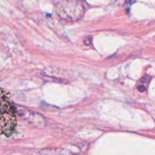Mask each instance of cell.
I'll list each match as a JSON object with an SVG mask.
<instances>
[{
	"mask_svg": "<svg viewBox=\"0 0 155 155\" xmlns=\"http://www.w3.org/2000/svg\"><path fill=\"white\" fill-rule=\"evenodd\" d=\"M15 107L8 94L0 87V136H9L16 127Z\"/></svg>",
	"mask_w": 155,
	"mask_h": 155,
	"instance_id": "1",
	"label": "cell"
},
{
	"mask_svg": "<svg viewBox=\"0 0 155 155\" xmlns=\"http://www.w3.org/2000/svg\"><path fill=\"white\" fill-rule=\"evenodd\" d=\"M139 90L140 91V92H144V91L145 90V87L144 86H139Z\"/></svg>",
	"mask_w": 155,
	"mask_h": 155,
	"instance_id": "2",
	"label": "cell"
}]
</instances>
